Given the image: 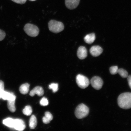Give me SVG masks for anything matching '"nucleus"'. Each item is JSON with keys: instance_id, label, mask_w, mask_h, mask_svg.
Masks as SVG:
<instances>
[{"instance_id": "obj_13", "label": "nucleus", "mask_w": 131, "mask_h": 131, "mask_svg": "<svg viewBox=\"0 0 131 131\" xmlns=\"http://www.w3.org/2000/svg\"><path fill=\"white\" fill-rule=\"evenodd\" d=\"M96 37L94 33L90 34H88L84 37V40L86 43L91 44L93 43L95 40Z\"/></svg>"}, {"instance_id": "obj_20", "label": "nucleus", "mask_w": 131, "mask_h": 131, "mask_svg": "<svg viewBox=\"0 0 131 131\" xmlns=\"http://www.w3.org/2000/svg\"><path fill=\"white\" fill-rule=\"evenodd\" d=\"M117 73L123 78H127L128 76L127 72L123 69L120 68L118 69Z\"/></svg>"}, {"instance_id": "obj_28", "label": "nucleus", "mask_w": 131, "mask_h": 131, "mask_svg": "<svg viewBox=\"0 0 131 131\" xmlns=\"http://www.w3.org/2000/svg\"><path fill=\"white\" fill-rule=\"evenodd\" d=\"M29 1H36V0H29Z\"/></svg>"}, {"instance_id": "obj_6", "label": "nucleus", "mask_w": 131, "mask_h": 131, "mask_svg": "<svg viewBox=\"0 0 131 131\" xmlns=\"http://www.w3.org/2000/svg\"><path fill=\"white\" fill-rule=\"evenodd\" d=\"M92 86L96 90H99L102 88L103 81L99 77L95 76L91 79L90 81Z\"/></svg>"}, {"instance_id": "obj_8", "label": "nucleus", "mask_w": 131, "mask_h": 131, "mask_svg": "<svg viewBox=\"0 0 131 131\" xmlns=\"http://www.w3.org/2000/svg\"><path fill=\"white\" fill-rule=\"evenodd\" d=\"M90 53L92 56L96 57L99 56L103 52V50L99 46H94L91 47L90 49Z\"/></svg>"}, {"instance_id": "obj_14", "label": "nucleus", "mask_w": 131, "mask_h": 131, "mask_svg": "<svg viewBox=\"0 0 131 131\" xmlns=\"http://www.w3.org/2000/svg\"><path fill=\"white\" fill-rule=\"evenodd\" d=\"M53 116L49 112L45 113V116L42 118V122L45 124H48L53 119Z\"/></svg>"}, {"instance_id": "obj_24", "label": "nucleus", "mask_w": 131, "mask_h": 131, "mask_svg": "<svg viewBox=\"0 0 131 131\" xmlns=\"http://www.w3.org/2000/svg\"><path fill=\"white\" fill-rule=\"evenodd\" d=\"M4 82L0 80V99L1 98V95L4 90Z\"/></svg>"}, {"instance_id": "obj_11", "label": "nucleus", "mask_w": 131, "mask_h": 131, "mask_svg": "<svg viewBox=\"0 0 131 131\" xmlns=\"http://www.w3.org/2000/svg\"><path fill=\"white\" fill-rule=\"evenodd\" d=\"M44 94V91L43 88L41 87L37 86L34 88L31 91L29 95L31 96H33L35 94L39 96H41Z\"/></svg>"}, {"instance_id": "obj_10", "label": "nucleus", "mask_w": 131, "mask_h": 131, "mask_svg": "<svg viewBox=\"0 0 131 131\" xmlns=\"http://www.w3.org/2000/svg\"><path fill=\"white\" fill-rule=\"evenodd\" d=\"M77 54L80 59L83 60L86 58L88 55L87 50L86 47L83 46H80L79 47Z\"/></svg>"}, {"instance_id": "obj_18", "label": "nucleus", "mask_w": 131, "mask_h": 131, "mask_svg": "<svg viewBox=\"0 0 131 131\" xmlns=\"http://www.w3.org/2000/svg\"><path fill=\"white\" fill-rule=\"evenodd\" d=\"M15 100L7 101V106L8 109L11 112L14 113L16 111L15 106Z\"/></svg>"}, {"instance_id": "obj_23", "label": "nucleus", "mask_w": 131, "mask_h": 131, "mask_svg": "<svg viewBox=\"0 0 131 131\" xmlns=\"http://www.w3.org/2000/svg\"><path fill=\"white\" fill-rule=\"evenodd\" d=\"M40 103L41 105L45 106L48 105L49 102L47 98L43 97L41 99Z\"/></svg>"}, {"instance_id": "obj_17", "label": "nucleus", "mask_w": 131, "mask_h": 131, "mask_svg": "<svg viewBox=\"0 0 131 131\" xmlns=\"http://www.w3.org/2000/svg\"><path fill=\"white\" fill-rule=\"evenodd\" d=\"M14 121L15 119L9 117L4 119L3 122L4 125L7 126V127L10 128H13Z\"/></svg>"}, {"instance_id": "obj_22", "label": "nucleus", "mask_w": 131, "mask_h": 131, "mask_svg": "<svg viewBox=\"0 0 131 131\" xmlns=\"http://www.w3.org/2000/svg\"><path fill=\"white\" fill-rule=\"evenodd\" d=\"M118 69L117 66H112L110 68V71L111 74L115 75L117 73Z\"/></svg>"}, {"instance_id": "obj_7", "label": "nucleus", "mask_w": 131, "mask_h": 131, "mask_svg": "<svg viewBox=\"0 0 131 131\" xmlns=\"http://www.w3.org/2000/svg\"><path fill=\"white\" fill-rule=\"evenodd\" d=\"M15 130L19 131H23L26 128L25 123L22 119H15L13 127Z\"/></svg>"}, {"instance_id": "obj_19", "label": "nucleus", "mask_w": 131, "mask_h": 131, "mask_svg": "<svg viewBox=\"0 0 131 131\" xmlns=\"http://www.w3.org/2000/svg\"><path fill=\"white\" fill-rule=\"evenodd\" d=\"M23 112L26 116H30L32 113L31 107L30 106H26L23 110Z\"/></svg>"}, {"instance_id": "obj_27", "label": "nucleus", "mask_w": 131, "mask_h": 131, "mask_svg": "<svg viewBox=\"0 0 131 131\" xmlns=\"http://www.w3.org/2000/svg\"><path fill=\"white\" fill-rule=\"evenodd\" d=\"M127 81L128 82V84L130 86V89H131V76H128L127 77Z\"/></svg>"}, {"instance_id": "obj_12", "label": "nucleus", "mask_w": 131, "mask_h": 131, "mask_svg": "<svg viewBox=\"0 0 131 131\" xmlns=\"http://www.w3.org/2000/svg\"><path fill=\"white\" fill-rule=\"evenodd\" d=\"M16 96L12 93L4 91L1 95V98L4 100H15Z\"/></svg>"}, {"instance_id": "obj_9", "label": "nucleus", "mask_w": 131, "mask_h": 131, "mask_svg": "<svg viewBox=\"0 0 131 131\" xmlns=\"http://www.w3.org/2000/svg\"><path fill=\"white\" fill-rule=\"evenodd\" d=\"M80 0H65L66 6L70 9H74L78 7Z\"/></svg>"}, {"instance_id": "obj_21", "label": "nucleus", "mask_w": 131, "mask_h": 131, "mask_svg": "<svg viewBox=\"0 0 131 131\" xmlns=\"http://www.w3.org/2000/svg\"><path fill=\"white\" fill-rule=\"evenodd\" d=\"M49 88L52 89L53 92H56L58 90V84L57 83H52L49 86Z\"/></svg>"}, {"instance_id": "obj_16", "label": "nucleus", "mask_w": 131, "mask_h": 131, "mask_svg": "<svg viewBox=\"0 0 131 131\" xmlns=\"http://www.w3.org/2000/svg\"><path fill=\"white\" fill-rule=\"evenodd\" d=\"M29 84L28 83L21 85L19 89L20 93L23 94H27L29 91Z\"/></svg>"}, {"instance_id": "obj_2", "label": "nucleus", "mask_w": 131, "mask_h": 131, "mask_svg": "<svg viewBox=\"0 0 131 131\" xmlns=\"http://www.w3.org/2000/svg\"><path fill=\"white\" fill-rule=\"evenodd\" d=\"M89 112V108L84 104H79L76 107L75 114L78 118L81 119L86 117Z\"/></svg>"}, {"instance_id": "obj_26", "label": "nucleus", "mask_w": 131, "mask_h": 131, "mask_svg": "<svg viewBox=\"0 0 131 131\" xmlns=\"http://www.w3.org/2000/svg\"><path fill=\"white\" fill-rule=\"evenodd\" d=\"M11 1L17 4H22L25 3L27 0H11Z\"/></svg>"}, {"instance_id": "obj_3", "label": "nucleus", "mask_w": 131, "mask_h": 131, "mask_svg": "<svg viewBox=\"0 0 131 131\" xmlns=\"http://www.w3.org/2000/svg\"><path fill=\"white\" fill-rule=\"evenodd\" d=\"M48 27L50 31L54 33H58L64 29V26L62 22L54 20L49 21Z\"/></svg>"}, {"instance_id": "obj_25", "label": "nucleus", "mask_w": 131, "mask_h": 131, "mask_svg": "<svg viewBox=\"0 0 131 131\" xmlns=\"http://www.w3.org/2000/svg\"><path fill=\"white\" fill-rule=\"evenodd\" d=\"M6 36L5 33L4 31L0 29V41H2Z\"/></svg>"}, {"instance_id": "obj_1", "label": "nucleus", "mask_w": 131, "mask_h": 131, "mask_svg": "<svg viewBox=\"0 0 131 131\" xmlns=\"http://www.w3.org/2000/svg\"><path fill=\"white\" fill-rule=\"evenodd\" d=\"M119 106L122 108L128 109L131 108V93H122L118 96L117 99Z\"/></svg>"}, {"instance_id": "obj_15", "label": "nucleus", "mask_w": 131, "mask_h": 131, "mask_svg": "<svg viewBox=\"0 0 131 131\" xmlns=\"http://www.w3.org/2000/svg\"><path fill=\"white\" fill-rule=\"evenodd\" d=\"M37 120L35 116L32 115L30 117L29 121V127L31 129L35 128L37 125Z\"/></svg>"}, {"instance_id": "obj_5", "label": "nucleus", "mask_w": 131, "mask_h": 131, "mask_svg": "<svg viewBox=\"0 0 131 131\" xmlns=\"http://www.w3.org/2000/svg\"><path fill=\"white\" fill-rule=\"evenodd\" d=\"M76 81L78 86L83 89L88 87L90 83L88 79L85 76L81 74H78L77 76Z\"/></svg>"}, {"instance_id": "obj_4", "label": "nucleus", "mask_w": 131, "mask_h": 131, "mask_svg": "<svg viewBox=\"0 0 131 131\" xmlns=\"http://www.w3.org/2000/svg\"><path fill=\"white\" fill-rule=\"evenodd\" d=\"M24 30L28 35L31 37H35L38 35L39 30L37 26L30 24L25 26Z\"/></svg>"}]
</instances>
